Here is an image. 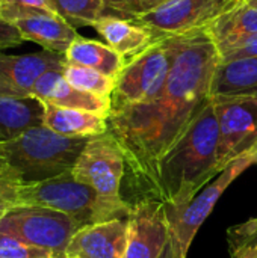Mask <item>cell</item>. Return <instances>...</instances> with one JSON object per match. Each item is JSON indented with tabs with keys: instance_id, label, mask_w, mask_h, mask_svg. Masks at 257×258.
Segmentation results:
<instances>
[{
	"instance_id": "obj_3",
	"label": "cell",
	"mask_w": 257,
	"mask_h": 258,
	"mask_svg": "<svg viewBox=\"0 0 257 258\" xmlns=\"http://www.w3.org/2000/svg\"><path fill=\"white\" fill-rule=\"evenodd\" d=\"M89 138H67L45 125L0 141V157L24 183H39L68 174Z\"/></svg>"
},
{
	"instance_id": "obj_14",
	"label": "cell",
	"mask_w": 257,
	"mask_h": 258,
	"mask_svg": "<svg viewBox=\"0 0 257 258\" xmlns=\"http://www.w3.org/2000/svg\"><path fill=\"white\" fill-rule=\"evenodd\" d=\"M127 231V219L82 227L68 243L65 258H124Z\"/></svg>"
},
{
	"instance_id": "obj_18",
	"label": "cell",
	"mask_w": 257,
	"mask_h": 258,
	"mask_svg": "<svg viewBox=\"0 0 257 258\" xmlns=\"http://www.w3.org/2000/svg\"><path fill=\"white\" fill-rule=\"evenodd\" d=\"M42 125L67 138H94L108 132V116L44 104Z\"/></svg>"
},
{
	"instance_id": "obj_2",
	"label": "cell",
	"mask_w": 257,
	"mask_h": 258,
	"mask_svg": "<svg viewBox=\"0 0 257 258\" xmlns=\"http://www.w3.org/2000/svg\"><path fill=\"white\" fill-rule=\"evenodd\" d=\"M220 127L211 101L156 165L147 198L162 201L168 212H180L218 174Z\"/></svg>"
},
{
	"instance_id": "obj_19",
	"label": "cell",
	"mask_w": 257,
	"mask_h": 258,
	"mask_svg": "<svg viewBox=\"0 0 257 258\" xmlns=\"http://www.w3.org/2000/svg\"><path fill=\"white\" fill-rule=\"evenodd\" d=\"M220 56L242 39L257 33V8L239 3L206 26Z\"/></svg>"
},
{
	"instance_id": "obj_36",
	"label": "cell",
	"mask_w": 257,
	"mask_h": 258,
	"mask_svg": "<svg viewBox=\"0 0 257 258\" xmlns=\"http://www.w3.org/2000/svg\"><path fill=\"white\" fill-rule=\"evenodd\" d=\"M2 6H3V2L0 0V18H2Z\"/></svg>"
},
{
	"instance_id": "obj_30",
	"label": "cell",
	"mask_w": 257,
	"mask_h": 258,
	"mask_svg": "<svg viewBox=\"0 0 257 258\" xmlns=\"http://www.w3.org/2000/svg\"><path fill=\"white\" fill-rule=\"evenodd\" d=\"M3 3H12V5H21V6H32V8H39L45 11L55 12L50 0H2Z\"/></svg>"
},
{
	"instance_id": "obj_10",
	"label": "cell",
	"mask_w": 257,
	"mask_h": 258,
	"mask_svg": "<svg viewBox=\"0 0 257 258\" xmlns=\"http://www.w3.org/2000/svg\"><path fill=\"white\" fill-rule=\"evenodd\" d=\"M250 166H253L251 151L233 160L224 171H221L214 178V181L203 187L185 209H182L180 212L167 210L171 225V234L180 245L185 255L188 254L192 239L195 237L197 231L200 230L206 218L212 213L221 195Z\"/></svg>"
},
{
	"instance_id": "obj_7",
	"label": "cell",
	"mask_w": 257,
	"mask_h": 258,
	"mask_svg": "<svg viewBox=\"0 0 257 258\" xmlns=\"http://www.w3.org/2000/svg\"><path fill=\"white\" fill-rule=\"evenodd\" d=\"M218 127V171L257 145V97L212 98Z\"/></svg>"
},
{
	"instance_id": "obj_23",
	"label": "cell",
	"mask_w": 257,
	"mask_h": 258,
	"mask_svg": "<svg viewBox=\"0 0 257 258\" xmlns=\"http://www.w3.org/2000/svg\"><path fill=\"white\" fill-rule=\"evenodd\" d=\"M55 12L74 29L94 26L105 15L106 6L101 0H50Z\"/></svg>"
},
{
	"instance_id": "obj_9",
	"label": "cell",
	"mask_w": 257,
	"mask_h": 258,
	"mask_svg": "<svg viewBox=\"0 0 257 258\" xmlns=\"http://www.w3.org/2000/svg\"><path fill=\"white\" fill-rule=\"evenodd\" d=\"M236 5L239 3L233 0H168L133 20L158 38H164L206 27Z\"/></svg>"
},
{
	"instance_id": "obj_34",
	"label": "cell",
	"mask_w": 257,
	"mask_h": 258,
	"mask_svg": "<svg viewBox=\"0 0 257 258\" xmlns=\"http://www.w3.org/2000/svg\"><path fill=\"white\" fill-rule=\"evenodd\" d=\"M251 157H253V165H257V145L251 150Z\"/></svg>"
},
{
	"instance_id": "obj_25",
	"label": "cell",
	"mask_w": 257,
	"mask_h": 258,
	"mask_svg": "<svg viewBox=\"0 0 257 258\" xmlns=\"http://www.w3.org/2000/svg\"><path fill=\"white\" fill-rule=\"evenodd\" d=\"M0 258H58L52 251L0 234Z\"/></svg>"
},
{
	"instance_id": "obj_6",
	"label": "cell",
	"mask_w": 257,
	"mask_h": 258,
	"mask_svg": "<svg viewBox=\"0 0 257 258\" xmlns=\"http://www.w3.org/2000/svg\"><path fill=\"white\" fill-rule=\"evenodd\" d=\"M171 68V59L162 38L126 62L115 79L112 104L147 103L161 95Z\"/></svg>"
},
{
	"instance_id": "obj_26",
	"label": "cell",
	"mask_w": 257,
	"mask_h": 258,
	"mask_svg": "<svg viewBox=\"0 0 257 258\" xmlns=\"http://www.w3.org/2000/svg\"><path fill=\"white\" fill-rule=\"evenodd\" d=\"M229 243L232 249H248L257 258V218L229 230Z\"/></svg>"
},
{
	"instance_id": "obj_31",
	"label": "cell",
	"mask_w": 257,
	"mask_h": 258,
	"mask_svg": "<svg viewBox=\"0 0 257 258\" xmlns=\"http://www.w3.org/2000/svg\"><path fill=\"white\" fill-rule=\"evenodd\" d=\"M161 258H186V255L183 254V251H182V248H180V245L177 243V240L174 239L173 234H171V240H170V243H168L165 252L162 254V257Z\"/></svg>"
},
{
	"instance_id": "obj_37",
	"label": "cell",
	"mask_w": 257,
	"mask_h": 258,
	"mask_svg": "<svg viewBox=\"0 0 257 258\" xmlns=\"http://www.w3.org/2000/svg\"><path fill=\"white\" fill-rule=\"evenodd\" d=\"M233 2H236V3H242L244 0H233Z\"/></svg>"
},
{
	"instance_id": "obj_4",
	"label": "cell",
	"mask_w": 257,
	"mask_h": 258,
	"mask_svg": "<svg viewBox=\"0 0 257 258\" xmlns=\"http://www.w3.org/2000/svg\"><path fill=\"white\" fill-rule=\"evenodd\" d=\"M21 206L45 207L65 213L82 227L127 219L132 212V206L121 197H105L74 180L71 172L39 183H24L20 192Z\"/></svg>"
},
{
	"instance_id": "obj_35",
	"label": "cell",
	"mask_w": 257,
	"mask_h": 258,
	"mask_svg": "<svg viewBox=\"0 0 257 258\" xmlns=\"http://www.w3.org/2000/svg\"><path fill=\"white\" fill-rule=\"evenodd\" d=\"M242 3H245L247 6H251V8H257V0H244Z\"/></svg>"
},
{
	"instance_id": "obj_33",
	"label": "cell",
	"mask_w": 257,
	"mask_h": 258,
	"mask_svg": "<svg viewBox=\"0 0 257 258\" xmlns=\"http://www.w3.org/2000/svg\"><path fill=\"white\" fill-rule=\"evenodd\" d=\"M8 169H9V166H8V163H6V160L0 157V174H3V172L8 171Z\"/></svg>"
},
{
	"instance_id": "obj_15",
	"label": "cell",
	"mask_w": 257,
	"mask_h": 258,
	"mask_svg": "<svg viewBox=\"0 0 257 258\" xmlns=\"http://www.w3.org/2000/svg\"><path fill=\"white\" fill-rule=\"evenodd\" d=\"M32 98L44 104L86 110L103 116H109L112 109V98L98 97L74 88L67 82L62 70H52L42 74L33 86Z\"/></svg>"
},
{
	"instance_id": "obj_16",
	"label": "cell",
	"mask_w": 257,
	"mask_h": 258,
	"mask_svg": "<svg viewBox=\"0 0 257 258\" xmlns=\"http://www.w3.org/2000/svg\"><path fill=\"white\" fill-rule=\"evenodd\" d=\"M92 27L111 48L124 57L136 56L156 39H159L150 29L114 15L100 17Z\"/></svg>"
},
{
	"instance_id": "obj_13",
	"label": "cell",
	"mask_w": 257,
	"mask_h": 258,
	"mask_svg": "<svg viewBox=\"0 0 257 258\" xmlns=\"http://www.w3.org/2000/svg\"><path fill=\"white\" fill-rule=\"evenodd\" d=\"M64 65V54L48 50L27 54L0 53V97L32 98L38 79L47 71L62 70Z\"/></svg>"
},
{
	"instance_id": "obj_21",
	"label": "cell",
	"mask_w": 257,
	"mask_h": 258,
	"mask_svg": "<svg viewBox=\"0 0 257 258\" xmlns=\"http://www.w3.org/2000/svg\"><path fill=\"white\" fill-rule=\"evenodd\" d=\"M44 104L36 98L0 97V141L12 139L24 130L42 125Z\"/></svg>"
},
{
	"instance_id": "obj_20",
	"label": "cell",
	"mask_w": 257,
	"mask_h": 258,
	"mask_svg": "<svg viewBox=\"0 0 257 258\" xmlns=\"http://www.w3.org/2000/svg\"><path fill=\"white\" fill-rule=\"evenodd\" d=\"M64 57L65 63L92 68L112 79H117L120 71L126 65V57L111 48L108 44L98 42L95 39H88L80 35L64 53Z\"/></svg>"
},
{
	"instance_id": "obj_5",
	"label": "cell",
	"mask_w": 257,
	"mask_h": 258,
	"mask_svg": "<svg viewBox=\"0 0 257 258\" xmlns=\"http://www.w3.org/2000/svg\"><path fill=\"white\" fill-rule=\"evenodd\" d=\"M80 228L71 216L35 206L15 207L0 221V234L48 249L58 258H65L68 243Z\"/></svg>"
},
{
	"instance_id": "obj_11",
	"label": "cell",
	"mask_w": 257,
	"mask_h": 258,
	"mask_svg": "<svg viewBox=\"0 0 257 258\" xmlns=\"http://www.w3.org/2000/svg\"><path fill=\"white\" fill-rule=\"evenodd\" d=\"M127 248L124 258H161L171 240L167 207L155 198H142L132 206L127 218Z\"/></svg>"
},
{
	"instance_id": "obj_27",
	"label": "cell",
	"mask_w": 257,
	"mask_h": 258,
	"mask_svg": "<svg viewBox=\"0 0 257 258\" xmlns=\"http://www.w3.org/2000/svg\"><path fill=\"white\" fill-rule=\"evenodd\" d=\"M251 56H257V33L242 39L241 42L230 47L226 53H223L221 62H229V60H236Z\"/></svg>"
},
{
	"instance_id": "obj_22",
	"label": "cell",
	"mask_w": 257,
	"mask_h": 258,
	"mask_svg": "<svg viewBox=\"0 0 257 258\" xmlns=\"http://www.w3.org/2000/svg\"><path fill=\"white\" fill-rule=\"evenodd\" d=\"M62 74L74 88L98 97L112 98V94L115 91V79L92 68L65 63L62 68Z\"/></svg>"
},
{
	"instance_id": "obj_29",
	"label": "cell",
	"mask_w": 257,
	"mask_h": 258,
	"mask_svg": "<svg viewBox=\"0 0 257 258\" xmlns=\"http://www.w3.org/2000/svg\"><path fill=\"white\" fill-rule=\"evenodd\" d=\"M106 8H111L112 11L135 18L142 12L141 9V0H101Z\"/></svg>"
},
{
	"instance_id": "obj_8",
	"label": "cell",
	"mask_w": 257,
	"mask_h": 258,
	"mask_svg": "<svg viewBox=\"0 0 257 258\" xmlns=\"http://www.w3.org/2000/svg\"><path fill=\"white\" fill-rule=\"evenodd\" d=\"M126 157L109 133L89 138L73 166V177L105 197H121L120 187L126 171Z\"/></svg>"
},
{
	"instance_id": "obj_17",
	"label": "cell",
	"mask_w": 257,
	"mask_h": 258,
	"mask_svg": "<svg viewBox=\"0 0 257 258\" xmlns=\"http://www.w3.org/2000/svg\"><path fill=\"white\" fill-rule=\"evenodd\" d=\"M217 97H257V56L218 63L211 86Z\"/></svg>"
},
{
	"instance_id": "obj_32",
	"label": "cell",
	"mask_w": 257,
	"mask_h": 258,
	"mask_svg": "<svg viewBox=\"0 0 257 258\" xmlns=\"http://www.w3.org/2000/svg\"><path fill=\"white\" fill-rule=\"evenodd\" d=\"M165 2H168V0H141V9H142V12H148V11H153L155 8L161 6Z\"/></svg>"
},
{
	"instance_id": "obj_24",
	"label": "cell",
	"mask_w": 257,
	"mask_h": 258,
	"mask_svg": "<svg viewBox=\"0 0 257 258\" xmlns=\"http://www.w3.org/2000/svg\"><path fill=\"white\" fill-rule=\"evenodd\" d=\"M24 181L11 168L0 174V221L12 209L20 207V192Z\"/></svg>"
},
{
	"instance_id": "obj_12",
	"label": "cell",
	"mask_w": 257,
	"mask_h": 258,
	"mask_svg": "<svg viewBox=\"0 0 257 258\" xmlns=\"http://www.w3.org/2000/svg\"><path fill=\"white\" fill-rule=\"evenodd\" d=\"M2 20L14 24L24 41H32L41 45L42 50L61 54L79 36L77 30L56 12L39 8L3 3Z\"/></svg>"
},
{
	"instance_id": "obj_1",
	"label": "cell",
	"mask_w": 257,
	"mask_h": 258,
	"mask_svg": "<svg viewBox=\"0 0 257 258\" xmlns=\"http://www.w3.org/2000/svg\"><path fill=\"white\" fill-rule=\"evenodd\" d=\"M171 68L161 95L147 103L112 104L108 132L120 144L136 186L147 194L161 157L211 101L221 56L206 27L162 38Z\"/></svg>"
},
{
	"instance_id": "obj_28",
	"label": "cell",
	"mask_w": 257,
	"mask_h": 258,
	"mask_svg": "<svg viewBox=\"0 0 257 258\" xmlns=\"http://www.w3.org/2000/svg\"><path fill=\"white\" fill-rule=\"evenodd\" d=\"M24 42V38L21 36L20 30L0 18V53L5 48H12V47H18Z\"/></svg>"
}]
</instances>
